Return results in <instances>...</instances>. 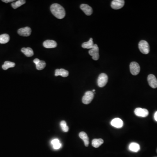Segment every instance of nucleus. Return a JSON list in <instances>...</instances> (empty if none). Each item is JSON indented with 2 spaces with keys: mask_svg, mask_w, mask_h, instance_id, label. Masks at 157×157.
<instances>
[{
  "mask_svg": "<svg viewBox=\"0 0 157 157\" xmlns=\"http://www.w3.org/2000/svg\"><path fill=\"white\" fill-rule=\"evenodd\" d=\"M18 33L20 36L27 37L31 34V29L29 27L21 28L18 30Z\"/></svg>",
  "mask_w": 157,
  "mask_h": 157,
  "instance_id": "obj_8",
  "label": "nucleus"
},
{
  "mask_svg": "<svg viewBox=\"0 0 157 157\" xmlns=\"http://www.w3.org/2000/svg\"><path fill=\"white\" fill-rule=\"evenodd\" d=\"M138 48L141 52L144 54H148L150 52V46L147 41L141 40L138 44Z\"/></svg>",
  "mask_w": 157,
  "mask_h": 157,
  "instance_id": "obj_2",
  "label": "nucleus"
},
{
  "mask_svg": "<svg viewBox=\"0 0 157 157\" xmlns=\"http://www.w3.org/2000/svg\"><path fill=\"white\" fill-rule=\"evenodd\" d=\"M15 66V63L7 61L4 62V64L2 65V67L3 70H7L8 69L10 68H13V67Z\"/></svg>",
  "mask_w": 157,
  "mask_h": 157,
  "instance_id": "obj_22",
  "label": "nucleus"
},
{
  "mask_svg": "<svg viewBox=\"0 0 157 157\" xmlns=\"http://www.w3.org/2000/svg\"><path fill=\"white\" fill-rule=\"evenodd\" d=\"M50 10L52 14L59 19H63L66 15L64 8L58 4H53L51 6Z\"/></svg>",
  "mask_w": 157,
  "mask_h": 157,
  "instance_id": "obj_1",
  "label": "nucleus"
},
{
  "mask_svg": "<svg viewBox=\"0 0 157 157\" xmlns=\"http://www.w3.org/2000/svg\"><path fill=\"white\" fill-rule=\"evenodd\" d=\"M40 61V60L38 59H35L34 60H33V62L36 65L38 64L39 62Z\"/></svg>",
  "mask_w": 157,
  "mask_h": 157,
  "instance_id": "obj_26",
  "label": "nucleus"
},
{
  "mask_svg": "<svg viewBox=\"0 0 157 157\" xmlns=\"http://www.w3.org/2000/svg\"><path fill=\"white\" fill-rule=\"evenodd\" d=\"M26 3V1L25 0H18L16 2H13L11 4V6L13 8L15 9L17 8L21 7V6L25 4V3Z\"/></svg>",
  "mask_w": 157,
  "mask_h": 157,
  "instance_id": "obj_21",
  "label": "nucleus"
},
{
  "mask_svg": "<svg viewBox=\"0 0 157 157\" xmlns=\"http://www.w3.org/2000/svg\"><path fill=\"white\" fill-rule=\"evenodd\" d=\"M79 137L81 139L83 140L86 147H88L89 145V139L87 134L85 132H81L79 133Z\"/></svg>",
  "mask_w": 157,
  "mask_h": 157,
  "instance_id": "obj_15",
  "label": "nucleus"
},
{
  "mask_svg": "<svg viewBox=\"0 0 157 157\" xmlns=\"http://www.w3.org/2000/svg\"><path fill=\"white\" fill-rule=\"evenodd\" d=\"M21 51L23 52L27 57H30L34 55V52L32 49L29 47L28 48H23L21 49Z\"/></svg>",
  "mask_w": 157,
  "mask_h": 157,
  "instance_id": "obj_17",
  "label": "nucleus"
},
{
  "mask_svg": "<svg viewBox=\"0 0 157 157\" xmlns=\"http://www.w3.org/2000/svg\"><path fill=\"white\" fill-rule=\"evenodd\" d=\"M129 149L131 151L134 152H138L140 149V146L139 145L135 142H132L130 144L129 146Z\"/></svg>",
  "mask_w": 157,
  "mask_h": 157,
  "instance_id": "obj_16",
  "label": "nucleus"
},
{
  "mask_svg": "<svg viewBox=\"0 0 157 157\" xmlns=\"http://www.w3.org/2000/svg\"><path fill=\"white\" fill-rule=\"evenodd\" d=\"M134 113L137 116L145 118L148 116L149 112L148 110L141 108H137L134 110Z\"/></svg>",
  "mask_w": 157,
  "mask_h": 157,
  "instance_id": "obj_9",
  "label": "nucleus"
},
{
  "mask_svg": "<svg viewBox=\"0 0 157 157\" xmlns=\"http://www.w3.org/2000/svg\"><path fill=\"white\" fill-rule=\"evenodd\" d=\"M154 120L157 121V111H156L155 113H154Z\"/></svg>",
  "mask_w": 157,
  "mask_h": 157,
  "instance_id": "obj_28",
  "label": "nucleus"
},
{
  "mask_svg": "<svg viewBox=\"0 0 157 157\" xmlns=\"http://www.w3.org/2000/svg\"><path fill=\"white\" fill-rule=\"evenodd\" d=\"M46 66V63L44 61H40L38 64L36 65V67L37 70H41L45 68Z\"/></svg>",
  "mask_w": 157,
  "mask_h": 157,
  "instance_id": "obj_24",
  "label": "nucleus"
},
{
  "mask_svg": "<svg viewBox=\"0 0 157 157\" xmlns=\"http://www.w3.org/2000/svg\"><path fill=\"white\" fill-rule=\"evenodd\" d=\"M94 45V44L93 43V38H90L87 42L83 43L82 44V47L83 49H91L93 47Z\"/></svg>",
  "mask_w": 157,
  "mask_h": 157,
  "instance_id": "obj_18",
  "label": "nucleus"
},
{
  "mask_svg": "<svg viewBox=\"0 0 157 157\" xmlns=\"http://www.w3.org/2000/svg\"><path fill=\"white\" fill-rule=\"evenodd\" d=\"M94 97V93L92 91H88L85 93L82 98V102L85 104H88L91 103Z\"/></svg>",
  "mask_w": 157,
  "mask_h": 157,
  "instance_id": "obj_4",
  "label": "nucleus"
},
{
  "mask_svg": "<svg viewBox=\"0 0 157 157\" xmlns=\"http://www.w3.org/2000/svg\"><path fill=\"white\" fill-rule=\"evenodd\" d=\"M10 40V36L7 34L0 35V43L1 44H6L8 43Z\"/></svg>",
  "mask_w": 157,
  "mask_h": 157,
  "instance_id": "obj_20",
  "label": "nucleus"
},
{
  "mask_svg": "<svg viewBox=\"0 0 157 157\" xmlns=\"http://www.w3.org/2000/svg\"><path fill=\"white\" fill-rule=\"evenodd\" d=\"M60 127H61L62 129L64 132H68L69 131L68 126L67 125V124L66 122L64 120H63L60 122Z\"/></svg>",
  "mask_w": 157,
  "mask_h": 157,
  "instance_id": "obj_25",
  "label": "nucleus"
},
{
  "mask_svg": "<svg viewBox=\"0 0 157 157\" xmlns=\"http://www.w3.org/2000/svg\"><path fill=\"white\" fill-rule=\"evenodd\" d=\"M98 46L97 44H94V46L89 51V54L92 57V59L94 60H98L99 59Z\"/></svg>",
  "mask_w": 157,
  "mask_h": 157,
  "instance_id": "obj_6",
  "label": "nucleus"
},
{
  "mask_svg": "<svg viewBox=\"0 0 157 157\" xmlns=\"http://www.w3.org/2000/svg\"><path fill=\"white\" fill-rule=\"evenodd\" d=\"M95 90H93V91H92V92H95Z\"/></svg>",
  "mask_w": 157,
  "mask_h": 157,
  "instance_id": "obj_29",
  "label": "nucleus"
},
{
  "mask_svg": "<svg viewBox=\"0 0 157 157\" xmlns=\"http://www.w3.org/2000/svg\"><path fill=\"white\" fill-rule=\"evenodd\" d=\"M59 76H62L63 77H66L69 76V72L63 69H56L55 70V76L57 77Z\"/></svg>",
  "mask_w": 157,
  "mask_h": 157,
  "instance_id": "obj_14",
  "label": "nucleus"
},
{
  "mask_svg": "<svg viewBox=\"0 0 157 157\" xmlns=\"http://www.w3.org/2000/svg\"><path fill=\"white\" fill-rule=\"evenodd\" d=\"M130 71L133 75L136 76L140 71V66L138 63L136 62H131L130 65Z\"/></svg>",
  "mask_w": 157,
  "mask_h": 157,
  "instance_id": "obj_5",
  "label": "nucleus"
},
{
  "mask_svg": "<svg viewBox=\"0 0 157 157\" xmlns=\"http://www.w3.org/2000/svg\"><path fill=\"white\" fill-rule=\"evenodd\" d=\"M2 1L4 3H8L11 2H13L14 1V0H2Z\"/></svg>",
  "mask_w": 157,
  "mask_h": 157,
  "instance_id": "obj_27",
  "label": "nucleus"
},
{
  "mask_svg": "<svg viewBox=\"0 0 157 157\" xmlns=\"http://www.w3.org/2000/svg\"><path fill=\"white\" fill-rule=\"evenodd\" d=\"M124 0H113L111 2V7L113 9H120L124 7Z\"/></svg>",
  "mask_w": 157,
  "mask_h": 157,
  "instance_id": "obj_7",
  "label": "nucleus"
},
{
  "mask_svg": "<svg viewBox=\"0 0 157 157\" xmlns=\"http://www.w3.org/2000/svg\"><path fill=\"white\" fill-rule=\"evenodd\" d=\"M108 77L107 74L102 73L100 74L97 79V84L100 87H103L107 84Z\"/></svg>",
  "mask_w": 157,
  "mask_h": 157,
  "instance_id": "obj_3",
  "label": "nucleus"
},
{
  "mask_svg": "<svg viewBox=\"0 0 157 157\" xmlns=\"http://www.w3.org/2000/svg\"><path fill=\"white\" fill-rule=\"evenodd\" d=\"M111 125L116 128H121L123 126V121L121 119L119 118H116L113 119L111 121Z\"/></svg>",
  "mask_w": 157,
  "mask_h": 157,
  "instance_id": "obj_13",
  "label": "nucleus"
},
{
  "mask_svg": "<svg viewBox=\"0 0 157 157\" xmlns=\"http://www.w3.org/2000/svg\"><path fill=\"white\" fill-rule=\"evenodd\" d=\"M81 9L85 13L86 15L90 16L93 13V9L91 7L86 4H82L80 6Z\"/></svg>",
  "mask_w": 157,
  "mask_h": 157,
  "instance_id": "obj_12",
  "label": "nucleus"
},
{
  "mask_svg": "<svg viewBox=\"0 0 157 157\" xmlns=\"http://www.w3.org/2000/svg\"><path fill=\"white\" fill-rule=\"evenodd\" d=\"M104 140L102 139H94L92 141V146L95 148L99 147L102 144L104 143Z\"/></svg>",
  "mask_w": 157,
  "mask_h": 157,
  "instance_id": "obj_19",
  "label": "nucleus"
},
{
  "mask_svg": "<svg viewBox=\"0 0 157 157\" xmlns=\"http://www.w3.org/2000/svg\"><path fill=\"white\" fill-rule=\"evenodd\" d=\"M148 81L149 86L152 88L157 87V79L155 76L150 74L148 77Z\"/></svg>",
  "mask_w": 157,
  "mask_h": 157,
  "instance_id": "obj_10",
  "label": "nucleus"
},
{
  "mask_svg": "<svg viewBox=\"0 0 157 157\" xmlns=\"http://www.w3.org/2000/svg\"><path fill=\"white\" fill-rule=\"evenodd\" d=\"M52 144L53 145V147L55 149H59L61 147V144L60 143L59 140L58 139H55L52 141Z\"/></svg>",
  "mask_w": 157,
  "mask_h": 157,
  "instance_id": "obj_23",
  "label": "nucleus"
},
{
  "mask_svg": "<svg viewBox=\"0 0 157 157\" xmlns=\"http://www.w3.org/2000/svg\"><path fill=\"white\" fill-rule=\"evenodd\" d=\"M43 45L44 47L47 49H52L56 47L57 44L56 42L52 40H47L44 42Z\"/></svg>",
  "mask_w": 157,
  "mask_h": 157,
  "instance_id": "obj_11",
  "label": "nucleus"
}]
</instances>
